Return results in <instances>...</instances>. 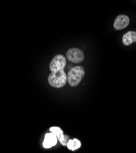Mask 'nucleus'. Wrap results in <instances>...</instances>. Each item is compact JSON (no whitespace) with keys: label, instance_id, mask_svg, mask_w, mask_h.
Returning <instances> with one entry per match:
<instances>
[{"label":"nucleus","instance_id":"nucleus-3","mask_svg":"<svg viewBox=\"0 0 136 153\" xmlns=\"http://www.w3.org/2000/svg\"><path fill=\"white\" fill-rule=\"evenodd\" d=\"M68 59L73 63L82 62L85 58L83 51L77 48H71L68 50L66 53Z\"/></svg>","mask_w":136,"mask_h":153},{"label":"nucleus","instance_id":"nucleus-5","mask_svg":"<svg viewBox=\"0 0 136 153\" xmlns=\"http://www.w3.org/2000/svg\"><path fill=\"white\" fill-rule=\"evenodd\" d=\"M58 138L55 134L52 132L45 134L43 142V146L45 148H51L57 143Z\"/></svg>","mask_w":136,"mask_h":153},{"label":"nucleus","instance_id":"nucleus-6","mask_svg":"<svg viewBox=\"0 0 136 153\" xmlns=\"http://www.w3.org/2000/svg\"><path fill=\"white\" fill-rule=\"evenodd\" d=\"M49 130H50L51 132L56 135V136L57 137V138L59 140V141L61 142V144L64 146L67 145V143H68L67 140H68V138L69 137L68 135H64L63 131L60 128V127H52Z\"/></svg>","mask_w":136,"mask_h":153},{"label":"nucleus","instance_id":"nucleus-2","mask_svg":"<svg viewBox=\"0 0 136 153\" xmlns=\"http://www.w3.org/2000/svg\"><path fill=\"white\" fill-rule=\"evenodd\" d=\"M85 71L82 66H77L70 69L67 75V82L71 86H77L82 80Z\"/></svg>","mask_w":136,"mask_h":153},{"label":"nucleus","instance_id":"nucleus-4","mask_svg":"<svg viewBox=\"0 0 136 153\" xmlns=\"http://www.w3.org/2000/svg\"><path fill=\"white\" fill-rule=\"evenodd\" d=\"M130 22L129 18L126 15L117 16L114 23V27L117 30H121L126 28Z\"/></svg>","mask_w":136,"mask_h":153},{"label":"nucleus","instance_id":"nucleus-7","mask_svg":"<svg viewBox=\"0 0 136 153\" xmlns=\"http://www.w3.org/2000/svg\"><path fill=\"white\" fill-rule=\"evenodd\" d=\"M122 41L123 44L126 46L136 42V31H131L125 33L122 37Z\"/></svg>","mask_w":136,"mask_h":153},{"label":"nucleus","instance_id":"nucleus-8","mask_svg":"<svg viewBox=\"0 0 136 153\" xmlns=\"http://www.w3.org/2000/svg\"><path fill=\"white\" fill-rule=\"evenodd\" d=\"M67 146L68 149H69L70 150L74 151L79 149L81 146V143L77 138H74L73 140H69L67 143Z\"/></svg>","mask_w":136,"mask_h":153},{"label":"nucleus","instance_id":"nucleus-1","mask_svg":"<svg viewBox=\"0 0 136 153\" xmlns=\"http://www.w3.org/2000/svg\"><path fill=\"white\" fill-rule=\"evenodd\" d=\"M66 66V58L57 55L51 61L49 68L51 73L48 76V82L51 86L56 88L63 87L67 82V74L64 69Z\"/></svg>","mask_w":136,"mask_h":153}]
</instances>
